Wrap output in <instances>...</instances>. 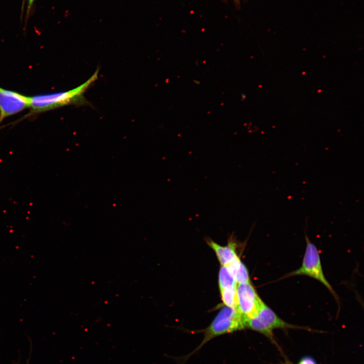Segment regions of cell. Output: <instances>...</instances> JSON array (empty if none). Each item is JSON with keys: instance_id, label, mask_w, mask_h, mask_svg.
Here are the masks:
<instances>
[{"instance_id": "277c9868", "label": "cell", "mask_w": 364, "mask_h": 364, "mask_svg": "<svg viewBox=\"0 0 364 364\" xmlns=\"http://www.w3.org/2000/svg\"><path fill=\"white\" fill-rule=\"evenodd\" d=\"M306 248L301 266L283 277L306 276L312 278L324 285L338 302V297L324 274L320 254L316 246L309 240L305 234Z\"/></svg>"}, {"instance_id": "ba28073f", "label": "cell", "mask_w": 364, "mask_h": 364, "mask_svg": "<svg viewBox=\"0 0 364 364\" xmlns=\"http://www.w3.org/2000/svg\"><path fill=\"white\" fill-rule=\"evenodd\" d=\"M218 285L220 292L237 290L238 284L230 269L227 266H221L219 269Z\"/></svg>"}, {"instance_id": "7a4b0ae2", "label": "cell", "mask_w": 364, "mask_h": 364, "mask_svg": "<svg viewBox=\"0 0 364 364\" xmlns=\"http://www.w3.org/2000/svg\"><path fill=\"white\" fill-rule=\"evenodd\" d=\"M245 328V320L235 308L225 306L217 314L210 325L205 330L204 336L200 345L190 354L192 355L212 339Z\"/></svg>"}, {"instance_id": "8992f818", "label": "cell", "mask_w": 364, "mask_h": 364, "mask_svg": "<svg viewBox=\"0 0 364 364\" xmlns=\"http://www.w3.org/2000/svg\"><path fill=\"white\" fill-rule=\"evenodd\" d=\"M30 106V97L0 86V124Z\"/></svg>"}, {"instance_id": "8fae6325", "label": "cell", "mask_w": 364, "mask_h": 364, "mask_svg": "<svg viewBox=\"0 0 364 364\" xmlns=\"http://www.w3.org/2000/svg\"><path fill=\"white\" fill-rule=\"evenodd\" d=\"M223 2H226V0H222ZM235 5L237 9L240 8V0H234Z\"/></svg>"}, {"instance_id": "3957f363", "label": "cell", "mask_w": 364, "mask_h": 364, "mask_svg": "<svg viewBox=\"0 0 364 364\" xmlns=\"http://www.w3.org/2000/svg\"><path fill=\"white\" fill-rule=\"evenodd\" d=\"M245 328L259 332L271 341H275L273 332L275 329H305L303 327L289 324L281 318L269 306L263 302L258 311L245 322Z\"/></svg>"}, {"instance_id": "52a82bcc", "label": "cell", "mask_w": 364, "mask_h": 364, "mask_svg": "<svg viewBox=\"0 0 364 364\" xmlns=\"http://www.w3.org/2000/svg\"><path fill=\"white\" fill-rule=\"evenodd\" d=\"M206 242L214 251L221 266L229 267L240 260L236 250V243L232 237L226 246H221L210 239Z\"/></svg>"}, {"instance_id": "5b68a950", "label": "cell", "mask_w": 364, "mask_h": 364, "mask_svg": "<svg viewBox=\"0 0 364 364\" xmlns=\"http://www.w3.org/2000/svg\"><path fill=\"white\" fill-rule=\"evenodd\" d=\"M262 302L250 282L238 284L236 309L245 322L256 314Z\"/></svg>"}, {"instance_id": "9c48e42d", "label": "cell", "mask_w": 364, "mask_h": 364, "mask_svg": "<svg viewBox=\"0 0 364 364\" xmlns=\"http://www.w3.org/2000/svg\"><path fill=\"white\" fill-rule=\"evenodd\" d=\"M228 267L238 284L250 282L247 268L240 260Z\"/></svg>"}, {"instance_id": "30bf717a", "label": "cell", "mask_w": 364, "mask_h": 364, "mask_svg": "<svg viewBox=\"0 0 364 364\" xmlns=\"http://www.w3.org/2000/svg\"><path fill=\"white\" fill-rule=\"evenodd\" d=\"M288 364V363H283ZM297 364H317L315 360L310 356H305L301 358Z\"/></svg>"}, {"instance_id": "7c38bea8", "label": "cell", "mask_w": 364, "mask_h": 364, "mask_svg": "<svg viewBox=\"0 0 364 364\" xmlns=\"http://www.w3.org/2000/svg\"><path fill=\"white\" fill-rule=\"evenodd\" d=\"M28 10H29L32 6L34 1L35 0H28Z\"/></svg>"}, {"instance_id": "6da1fadb", "label": "cell", "mask_w": 364, "mask_h": 364, "mask_svg": "<svg viewBox=\"0 0 364 364\" xmlns=\"http://www.w3.org/2000/svg\"><path fill=\"white\" fill-rule=\"evenodd\" d=\"M99 69H97L85 82L72 89L30 97V111L21 120L67 105L85 104L84 94L97 79Z\"/></svg>"}]
</instances>
